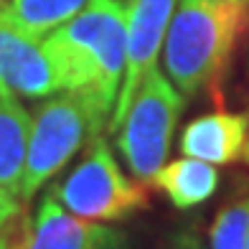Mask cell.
I'll return each instance as SVG.
<instances>
[{"instance_id":"cell-5","label":"cell","mask_w":249,"mask_h":249,"mask_svg":"<svg viewBox=\"0 0 249 249\" xmlns=\"http://www.w3.org/2000/svg\"><path fill=\"white\" fill-rule=\"evenodd\" d=\"M97 138L92 115L84 99L74 92H59L41 99L31 117V138L26 158L23 198L26 203L56 178L66 163L82 150V145Z\"/></svg>"},{"instance_id":"cell-17","label":"cell","mask_w":249,"mask_h":249,"mask_svg":"<svg viewBox=\"0 0 249 249\" xmlns=\"http://www.w3.org/2000/svg\"><path fill=\"white\" fill-rule=\"evenodd\" d=\"M3 3H5V0H0V8H3Z\"/></svg>"},{"instance_id":"cell-15","label":"cell","mask_w":249,"mask_h":249,"mask_svg":"<svg viewBox=\"0 0 249 249\" xmlns=\"http://www.w3.org/2000/svg\"><path fill=\"white\" fill-rule=\"evenodd\" d=\"M242 160L249 165V138H247V145H244V155H242Z\"/></svg>"},{"instance_id":"cell-16","label":"cell","mask_w":249,"mask_h":249,"mask_svg":"<svg viewBox=\"0 0 249 249\" xmlns=\"http://www.w3.org/2000/svg\"><path fill=\"white\" fill-rule=\"evenodd\" d=\"M247 71H249V53H247Z\"/></svg>"},{"instance_id":"cell-14","label":"cell","mask_w":249,"mask_h":249,"mask_svg":"<svg viewBox=\"0 0 249 249\" xmlns=\"http://www.w3.org/2000/svg\"><path fill=\"white\" fill-rule=\"evenodd\" d=\"M165 249H203V244L194 231H178Z\"/></svg>"},{"instance_id":"cell-18","label":"cell","mask_w":249,"mask_h":249,"mask_svg":"<svg viewBox=\"0 0 249 249\" xmlns=\"http://www.w3.org/2000/svg\"><path fill=\"white\" fill-rule=\"evenodd\" d=\"M247 249H249V239H247Z\"/></svg>"},{"instance_id":"cell-10","label":"cell","mask_w":249,"mask_h":249,"mask_svg":"<svg viewBox=\"0 0 249 249\" xmlns=\"http://www.w3.org/2000/svg\"><path fill=\"white\" fill-rule=\"evenodd\" d=\"M249 138V112H209L191 120L180 132V153L211 165L242 160Z\"/></svg>"},{"instance_id":"cell-9","label":"cell","mask_w":249,"mask_h":249,"mask_svg":"<svg viewBox=\"0 0 249 249\" xmlns=\"http://www.w3.org/2000/svg\"><path fill=\"white\" fill-rule=\"evenodd\" d=\"M0 92L18 99H46L64 92L43 41L0 23Z\"/></svg>"},{"instance_id":"cell-3","label":"cell","mask_w":249,"mask_h":249,"mask_svg":"<svg viewBox=\"0 0 249 249\" xmlns=\"http://www.w3.org/2000/svg\"><path fill=\"white\" fill-rule=\"evenodd\" d=\"M53 198L74 216L115 224L148 209V188L120 168L109 142L97 135L69 173L51 188Z\"/></svg>"},{"instance_id":"cell-8","label":"cell","mask_w":249,"mask_h":249,"mask_svg":"<svg viewBox=\"0 0 249 249\" xmlns=\"http://www.w3.org/2000/svg\"><path fill=\"white\" fill-rule=\"evenodd\" d=\"M13 249H127V236L105 221L74 216L49 191Z\"/></svg>"},{"instance_id":"cell-13","label":"cell","mask_w":249,"mask_h":249,"mask_svg":"<svg viewBox=\"0 0 249 249\" xmlns=\"http://www.w3.org/2000/svg\"><path fill=\"white\" fill-rule=\"evenodd\" d=\"M211 249H247L249 239V191L236 194L216 213L209 229Z\"/></svg>"},{"instance_id":"cell-2","label":"cell","mask_w":249,"mask_h":249,"mask_svg":"<svg viewBox=\"0 0 249 249\" xmlns=\"http://www.w3.org/2000/svg\"><path fill=\"white\" fill-rule=\"evenodd\" d=\"M249 33V0H178L163 64L183 97L216 94Z\"/></svg>"},{"instance_id":"cell-4","label":"cell","mask_w":249,"mask_h":249,"mask_svg":"<svg viewBox=\"0 0 249 249\" xmlns=\"http://www.w3.org/2000/svg\"><path fill=\"white\" fill-rule=\"evenodd\" d=\"M183 107L186 97L160 69L145 76L130 102L115 135L124 165L140 183H150L158 168L165 165Z\"/></svg>"},{"instance_id":"cell-7","label":"cell","mask_w":249,"mask_h":249,"mask_svg":"<svg viewBox=\"0 0 249 249\" xmlns=\"http://www.w3.org/2000/svg\"><path fill=\"white\" fill-rule=\"evenodd\" d=\"M176 5L178 0H124V26H127L124 76L107 130L115 132L120 127L140 84L155 69V61L165 46L168 26H171Z\"/></svg>"},{"instance_id":"cell-1","label":"cell","mask_w":249,"mask_h":249,"mask_svg":"<svg viewBox=\"0 0 249 249\" xmlns=\"http://www.w3.org/2000/svg\"><path fill=\"white\" fill-rule=\"evenodd\" d=\"M124 0H89L69 23L43 38L64 92L84 99L94 132L109 127L124 76Z\"/></svg>"},{"instance_id":"cell-19","label":"cell","mask_w":249,"mask_h":249,"mask_svg":"<svg viewBox=\"0 0 249 249\" xmlns=\"http://www.w3.org/2000/svg\"><path fill=\"white\" fill-rule=\"evenodd\" d=\"M0 249H3V247H0Z\"/></svg>"},{"instance_id":"cell-11","label":"cell","mask_w":249,"mask_h":249,"mask_svg":"<svg viewBox=\"0 0 249 249\" xmlns=\"http://www.w3.org/2000/svg\"><path fill=\"white\" fill-rule=\"evenodd\" d=\"M150 183L176 209L188 211L206 203L219 191V171L216 165L186 155L180 160L165 163L163 168H158V173L150 178Z\"/></svg>"},{"instance_id":"cell-6","label":"cell","mask_w":249,"mask_h":249,"mask_svg":"<svg viewBox=\"0 0 249 249\" xmlns=\"http://www.w3.org/2000/svg\"><path fill=\"white\" fill-rule=\"evenodd\" d=\"M31 115L20 99L0 92V247L13 249L26 229V158Z\"/></svg>"},{"instance_id":"cell-12","label":"cell","mask_w":249,"mask_h":249,"mask_svg":"<svg viewBox=\"0 0 249 249\" xmlns=\"http://www.w3.org/2000/svg\"><path fill=\"white\" fill-rule=\"evenodd\" d=\"M87 5L89 0H5L0 8V23L28 38L43 41Z\"/></svg>"}]
</instances>
